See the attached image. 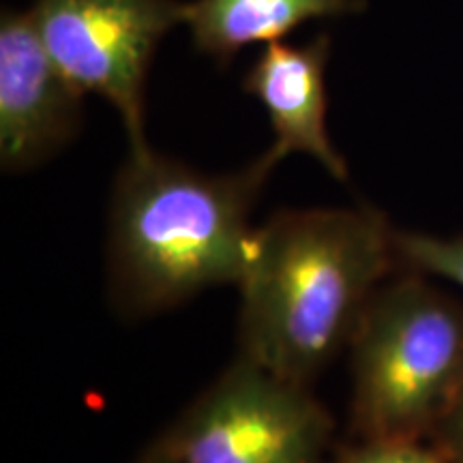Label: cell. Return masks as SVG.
<instances>
[{
	"label": "cell",
	"mask_w": 463,
	"mask_h": 463,
	"mask_svg": "<svg viewBox=\"0 0 463 463\" xmlns=\"http://www.w3.org/2000/svg\"><path fill=\"white\" fill-rule=\"evenodd\" d=\"M364 9V0H194L184 24L200 54L228 67L247 45L275 43L297 28Z\"/></svg>",
	"instance_id": "ba28073f"
},
{
	"label": "cell",
	"mask_w": 463,
	"mask_h": 463,
	"mask_svg": "<svg viewBox=\"0 0 463 463\" xmlns=\"http://www.w3.org/2000/svg\"><path fill=\"white\" fill-rule=\"evenodd\" d=\"M397 266L395 230L378 211L277 213L256 228L239 283L241 356L309 386Z\"/></svg>",
	"instance_id": "6da1fadb"
},
{
	"label": "cell",
	"mask_w": 463,
	"mask_h": 463,
	"mask_svg": "<svg viewBox=\"0 0 463 463\" xmlns=\"http://www.w3.org/2000/svg\"><path fill=\"white\" fill-rule=\"evenodd\" d=\"M82 92L58 71L33 14L0 20V161L5 172L42 165L82 125Z\"/></svg>",
	"instance_id": "8992f818"
},
{
	"label": "cell",
	"mask_w": 463,
	"mask_h": 463,
	"mask_svg": "<svg viewBox=\"0 0 463 463\" xmlns=\"http://www.w3.org/2000/svg\"><path fill=\"white\" fill-rule=\"evenodd\" d=\"M279 164L270 150L230 174L129 150L109 204V297L125 317H148L198 297L239 286L256 228L251 211Z\"/></svg>",
	"instance_id": "7a4b0ae2"
},
{
	"label": "cell",
	"mask_w": 463,
	"mask_h": 463,
	"mask_svg": "<svg viewBox=\"0 0 463 463\" xmlns=\"http://www.w3.org/2000/svg\"><path fill=\"white\" fill-rule=\"evenodd\" d=\"M399 266L425 277H439L463 288V236L395 230Z\"/></svg>",
	"instance_id": "9c48e42d"
},
{
	"label": "cell",
	"mask_w": 463,
	"mask_h": 463,
	"mask_svg": "<svg viewBox=\"0 0 463 463\" xmlns=\"http://www.w3.org/2000/svg\"><path fill=\"white\" fill-rule=\"evenodd\" d=\"M328 58V33H317L305 43H269L242 75V90L269 114L275 133L269 150L277 161L292 153L309 155L333 178L345 181L347 165L326 129Z\"/></svg>",
	"instance_id": "52a82bcc"
},
{
	"label": "cell",
	"mask_w": 463,
	"mask_h": 463,
	"mask_svg": "<svg viewBox=\"0 0 463 463\" xmlns=\"http://www.w3.org/2000/svg\"><path fill=\"white\" fill-rule=\"evenodd\" d=\"M339 463H450V459L436 444L422 447L420 439L358 438L356 444L339 450Z\"/></svg>",
	"instance_id": "30bf717a"
},
{
	"label": "cell",
	"mask_w": 463,
	"mask_h": 463,
	"mask_svg": "<svg viewBox=\"0 0 463 463\" xmlns=\"http://www.w3.org/2000/svg\"><path fill=\"white\" fill-rule=\"evenodd\" d=\"M350 347L356 436H433L463 391L461 300L408 270L378 288Z\"/></svg>",
	"instance_id": "3957f363"
},
{
	"label": "cell",
	"mask_w": 463,
	"mask_h": 463,
	"mask_svg": "<svg viewBox=\"0 0 463 463\" xmlns=\"http://www.w3.org/2000/svg\"><path fill=\"white\" fill-rule=\"evenodd\" d=\"M431 438L450 463H463V391Z\"/></svg>",
	"instance_id": "8fae6325"
},
{
	"label": "cell",
	"mask_w": 463,
	"mask_h": 463,
	"mask_svg": "<svg viewBox=\"0 0 463 463\" xmlns=\"http://www.w3.org/2000/svg\"><path fill=\"white\" fill-rule=\"evenodd\" d=\"M136 463H159V461H157V459H155V457H153V455H150V453H148V450H146V453H144V455L140 457V459H137Z\"/></svg>",
	"instance_id": "7c38bea8"
},
{
	"label": "cell",
	"mask_w": 463,
	"mask_h": 463,
	"mask_svg": "<svg viewBox=\"0 0 463 463\" xmlns=\"http://www.w3.org/2000/svg\"><path fill=\"white\" fill-rule=\"evenodd\" d=\"M333 419L309 386L241 356L155 439L159 463H326Z\"/></svg>",
	"instance_id": "277c9868"
},
{
	"label": "cell",
	"mask_w": 463,
	"mask_h": 463,
	"mask_svg": "<svg viewBox=\"0 0 463 463\" xmlns=\"http://www.w3.org/2000/svg\"><path fill=\"white\" fill-rule=\"evenodd\" d=\"M33 20L54 65L82 95L123 118L129 150L146 148L144 95L155 52L184 22L178 0H37Z\"/></svg>",
	"instance_id": "5b68a950"
}]
</instances>
